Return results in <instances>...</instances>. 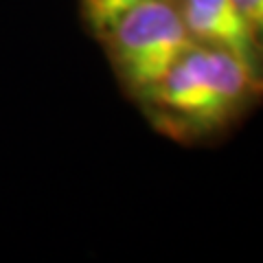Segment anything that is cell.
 I'll use <instances>...</instances> for the list:
<instances>
[{"instance_id":"6da1fadb","label":"cell","mask_w":263,"mask_h":263,"mask_svg":"<svg viewBox=\"0 0 263 263\" xmlns=\"http://www.w3.org/2000/svg\"><path fill=\"white\" fill-rule=\"evenodd\" d=\"M261 88V72L237 55L195 42L143 99L167 132L204 134L235 119Z\"/></svg>"},{"instance_id":"7a4b0ae2","label":"cell","mask_w":263,"mask_h":263,"mask_svg":"<svg viewBox=\"0 0 263 263\" xmlns=\"http://www.w3.org/2000/svg\"><path fill=\"white\" fill-rule=\"evenodd\" d=\"M112 66L136 97L160 84L180 57L195 44L176 0H149L123 13L101 35Z\"/></svg>"},{"instance_id":"3957f363","label":"cell","mask_w":263,"mask_h":263,"mask_svg":"<svg viewBox=\"0 0 263 263\" xmlns=\"http://www.w3.org/2000/svg\"><path fill=\"white\" fill-rule=\"evenodd\" d=\"M180 15L197 44L217 46L261 72V46L235 0H182Z\"/></svg>"},{"instance_id":"277c9868","label":"cell","mask_w":263,"mask_h":263,"mask_svg":"<svg viewBox=\"0 0 263 263\" xmlns=\"http://www.w3.org/2000/svg\"><path fill=\"white\" fill-rule=\"evenodd\" d=\"M149 0H81V13L95 35L101 37L123 13Z\"/></svg>"},{"instance_id":"5b68a950","label":"cell","mask_w":263,"mask_h":263,"mask_svg":"<svg viewBox=\"0 0 263 263\" xmlns=\"http://www.w3.org/2000/svg\"><path fill=\"white\" fill-rule=\"evenodd\" d=\"M235 5L263 51V0H235Z\"/></svg>"}]
</instances>
